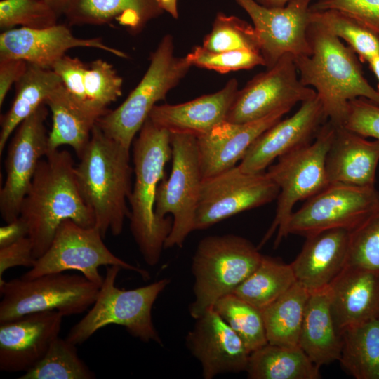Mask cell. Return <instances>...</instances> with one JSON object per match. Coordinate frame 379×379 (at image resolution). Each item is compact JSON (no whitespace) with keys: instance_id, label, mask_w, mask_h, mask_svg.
<instances>
[{"instance_id":"1","label":"cell","mask_w":379,"mask_h":379,"mask_svg":"<svg viewBox=\"0 0 379 379\" xmlns=\"http://www.w3.org/2000/svg\"><path fill=\"white\" fill-rule=\"evenodd\" d=\"M20 217L28 226L36 259L49 248L64 220H72L84 227L95 226V217L79 192L74 159L68 151L49 152L40 160Z\"/></svg>"},{"instance_id":"2","label":"cell","mask_w":379,"mask_h":379,"mask_svg":"<svg viewBox=\"0 0 379 379\" xmlns=\"http://www.w3.org/2000/svg\"><path fill=\"white\" fill-rule=\"evenodd\" d=\"M311 53L294 57L300 81L316 91L325 115L343 126L349 102L364 98L379 105V92L364 77L354 51L319 25L308 29Z\"/></svg>"},{"instance_id":"3","label":"cell","mask_w":379,"mask_h":379,"mask_svg":"<svg viewBox=\"0 0 379 379\" xmlns=\"http://www.w3.org/2000/svg\"><path fill=\"white\" fill-rule=\"evenodd\" d=\"M75 177L81 195L92 211L103 237L119 235L130 217L127 200L133 168L130 149L107 135L95 124L89 142L79 157Z\"/></svg>"},{"instance_id":"4","label":"cell","mask_w":379,"mask_h":379,"mask_svg":"<svg viewBox=\"0 0 379 379\" xmlns=\"http://www.w3.org/2000/svg\"><path fill=\"white\" fill-rule=\"evenodd\" d=\"M171 158V133L149 118L133 143L135 182L128 202L130 229L145 261L156 265L172 228V219L155 213L157 187Z\"/></svg>"},{"instance_id":"5","label":"cell","mask_w":379,"mask_h":379,"mask_svg":"<svg viewBox=\"0 0 379 379\" xmlns=\"http://www.w3.org/2000/svg\"><path fill=\"white\" fill-rule=\"evenodd\" d=\"M248 239L236 234L211 235L199 241L192 261L194 301L189 312L194 319L232 293L253 272L262 255Z\"/></svg>"},{"instance_id":"6","label":"cell","mask_w":379,"mask_h":379,"mask_svg":"<svg viewBox=\"0 0 379 379\" xmlns=\"http://www.w3.org/2000/svg\"><path fill=\"white\" fill-rule=\"evenodd\" d=\"M121 269L117 265L107 268L92 308L69 330L66 338L68 341L80 345L99 329L116 324L145 343L162 344L152 321V310L170 280L165 278L137 288L123 290L115 285Z\"/></svg>"},{"instance_id":"7","label":"cell","mask_w":379,"mask_h":379,"mask_svg":"<svg viewBox=\"0 0 379 379\" xmlns=\"http://www.w3.org/2000/svg\"><path fill=\"white\" fill-rule=\"evenodd\" d=\"M335 126L327 120L311 143L284 154L266 172L279 189L276 213L261 240L260 248L277 232L274 246L286 237V226L295 204L307 200L330 182L325 167Z\"/></svg>"},{"instance_id":"8","label":"cell","mask_w":379,"mask_h":379,"mask_svg":"<svg viewBox=\"0 0 379 379\" xmlns=\"http://www.w3.org/2000/svg\"><path fill=\"white\" fill-rule=\"evenodd\" d=\"M191 66L186 56L174 55L173 37L164 36L138 86L121 105L100 117L96 124L107 135L131 149L152 109L178 85Z\"/></svg>"},{"instance_id":"9","label":"cell","mask_w":379,"mask_h":379,"mask_svg":"<svg viewBox=\"0 0 379 379\" xmlns=\"http://www.w3.org/2000/svg\"><path fill=\"white\" fill-rule=\"evenodd\" d=\"M100 287L83 274L63 272L31 279H3L0 324L39 312L57 311L63 317L83 313L94 303Z\"/></svg>"},{"instance_id":"10","label":"cell","mask_w":379,"mask_h":379,"mask_svg":"<svg viewBox=\"0 0 379 379\" xmlns=\"http://www.w3.org/2000/svg\"><path fill=\"white\" fill-rule=\"evenodd\" d=\"M172 168L168 178L159 182L155 213L161 218L172 215V228L164 248L182 247L194 231L196 210L203 181L197 138L170 133Z\"/></svg>"},{"instance_id":"11","label":"cell","mask_w":379,"mask_h":379,"mask_svg":"<svg viewBox=\"0 0 379 379\" xmlns=\"http://www.w3.org/2000/svg\"><path fill=\"white\" fill-rule=\"evenodd\" d=\"M103 238L95 226L84 227L65 220L58 227L47 251L21 278L31 279L46 274L77 270L100 286L104 277L99 273V267L117 265L135 272L145 279H149L147 271L116 256L106 246Z\"/></svg>"},{"instance_id":"12","label":"cell","mask_w":379,"mask_h":379,"mask_svg":"<svg viewBox=\"0 0 379 379\" xmlns=\"http://www.w3.org/2000/svg\"><path fill=\"white\" fill-rule=\"evenodd\" d=\"M279 189L266 172L248 173L238 166L202 181L194 231L202 230L234 215L265 205Z\"/></svg>"},{"instance_id":"13","label":"cell","mask_w":379,"mask_h":379,"mask_svg":"<svg viewBox=\"0 0 379 379\" xmlns=\"http://www.w3.org/2000/svg\"><path fill=\"white\" fill-rule=\"evenodd\" d=\"M379 207V192L375 187H359L331 182L293 212L286 233L307 237L324 230H351Z\"/></svg>"},{"instance_id":"14","label":"cell","mask_w":379,"mask_h":379,"mask_svg":"<svg viewBox=\"0 0 379 379\" xmlns=\"http://www.w3.org/2000/svg\"><path fill=\"white\" fill-rule=\"evenodd\" d=\"M298 74L294 56L284 55L238 91L226 121L237 124L255 121L314 98V89L305 86Z\"/></svg>"},{"instance_id":"15","label":"cell","mask_w":379,"mask_h":379,"mask_svg":"<svg viewBox=\"0 0 379 379\" xmlns=\"http://www.w3.org/2000/svg\"><path fill=\"white\" fill-rule=\"evenodd\" d=\"M47 115L46 105L43 104L20 124L9 143L6 178L0 191V213L6 223L20 216L22 201L38 164L48 152V133L45 126Z\"/></svg>"},{"instance_id":"16","label":"cell","mask_w":379,"mask_h":379,"mask_svg":"<svg viewBox=\"0 0 379 379\" xmlns=\"http://www.w3.org/2000/svg\"><path fill=\"white\" fill-rule=\"evenodd\" d=\"M312 0H291L285 6L268 8L255 0H236L251 18L265 66L272 67L285 54L308 55Z\"/></svg>"},{"instance_id":"17","label":"cell","mask_w":379,"mask_h":379,"mask_svg":"<svg viewBox=\"0 0 379 379\" xmlns=\"http://www.w3.org/2000/svg\"><path fill=\"white\" fill-rule=\"evenodd\" d=\"M327 120L317 95L302 102L295 114L273 124L253 142L239 168L248 173L264 172L274 159L311 143Z\"/></svg>"},{"instance_id":"18","label":"cell","mask_w":379,"mask_h":379,"mask_svg":"<svg viewBox=\"0 0 379 379\" xmlns=\"http://www.w3.org/2000/svg\"><path fill=\"white\" fill-rule=\"evenodd\" d=\"M195 320L185 340L201 364L203 378L246 371L251 352L218 312L211 307Z\"/></svg>"},{"instance_id":"19","label":"cell","mask_w":379,"mask_h":379,"mask_svg":"<svg viewBox=\"0 0 379 379\" xmlns=\"http://www.w3.org/2000/svg\"><path fill=\"white\" fill-rule=\"evenodd\" d=\"M63 315L57 311L30 313L0 325V370L26 372L59 336Z\"/></svg>"},{"instance_id":"20","label":"cell","mask_w":379,"mask_h":379,"mask_svg":"<svg viewBox=\"0 0 379 379\" xmlns=\"http://www.w3.org/2000/svg\"><path fill=\"white\" fill-rule=\"evenodd\" d=\"M77 47L94 48L126 57L124 53L105 44L101 38L76 37L65 25L44 29L13 28L0 34V58H20L46 69H52L67 51Z\"/></svg>"},{"instance_id":"21","label":"cell","mask_w":379,"mask_h":379,"mask_svg":"<svg viewBox=\"0 0 379 379\" xmlns=\"http://www.w3.org/2000/svg\"><path fill=\"white\" fill-rule=\"evenodd\" d=\"M290 110L288 108L280 109L263 118L247 123L224 121L208 133L197 138L203 180L235 166L253 142Z\"/></svg>"},{"instance_id":"22","label":"cell","mask_w":379,"mask_h":379,"mask_svg":"<svg viewBox=\"0 0 379 379\" xmlns=\"http://www.w3.org/2000/svg\"><path fill=\"white\" fill-rule=\"evenodd\" d=\"M238 91L237 81L232 79L214 93L178 105H156L148 118L170 133L198 138L226 121Z\"/></svg>"},{"instance_id":"23","label":"cell","mask_w":379,"mask_h":379,"mask_svg":"<svg viewBox=\"0 0 379 379\" xmlns=\"http://www.w3.org/2000/svg\"><path fill=\"white\" fill-rule=\"evenodd\" d=\"M329 288L331 311L340 334L379 316V270L346 265Z\"/></svg>"},{"instance_id":"24","label":"cell","mask_w":379,"mask_h":379,"mask_svg":"<svg viewBox=\"0 0 379 379\" xmlns=\"http://www.w3.org/2000/svg\"><path fill=\"white\" fill-rule=\"evenodd\" d=\"M350 230L330 229L310 235L290 263L296 281L310 293L330 285L347 264Z\"/></svg>"},{"instance_id":"25","label":"cell","mask_w":379,"mask_h":379,"mask_svg":"<svg viewBox=\"0 0 379 379\" xmlns=\"http://www.w3.org/2000/svg\"><path fill=\"white\" fill-rule=\"evenodd\" d=\"M378 162L379 140L371 141L343 126L335 127L325 161L330 183L375 187Z\"/></svg>"},{"instance_id":"26","label":"cell","mask_w":379,"mask_h":379,"mask_svg":"<svg viewBox=\"0 0 379 379\" xmlns=\"http://www.w3.org/2000/svg\"><path fill=\"white\" fill-rule=\"evenodd\" d=\"M329 286L310 293L307 300L298 346L319 367L338 361L342 349L341 335L331 311Z\"/></svg>"},{"instance_id":"27","label":"cell","mask_w":379,"mask_h":379,"mask_svg":"<svg viewBox=\"0 0 379 379\" xmlns=\"http://www.w3.org/2000/svg\"><path fill=\"white\" fill-rule=\"evenodd\" d=\"M163 12L157 0H72L63 14L71 25L117 22L138 33Z\"/></svg>"},{"instance_id":"28","label":"cell","mask_w":379,"mask_h":379,"mask_svg":"<svg viewBox=\"0 0 379 379\" xmlns=\"http://www.w3.org/2000/svg\"><path fill=\"white\" fill-rule=\"evenodd\" d=\"M45 104L49 107L53 119L48 133V152L62 145H69L79 157L100 117L81 106L62 84L50 95Z\"/></svg>"},{"instance_id":"29","label":"cell","mask_w":379,"mask_h":379,"mask_svg":"<svg viewBox=\"0 0 379 379\" xmlns=\"http://www.w3.org/2000/svg\"><path fill=\"white\" fill-rule=\"evenodd\" d=\"M62 81L52 69L29 64L15 84V95L9 110L1 117L0 154L12 133L20 124L34 112Z\"/></svg>"},{"instance_id":"30","label":"cell","mask_w":379,"mask_h":379,"mask_svg":"<svg viewBox=\"0 0 379 379\" xmlns=\"http://www.w3.org/2000/svg\"><path fill=\"white\" fill-rule=\"evenodd\" d=\"M319 368L299 346L268 343L250 353L246 371L250 379H319Z\"/></svg>"},{"instance_id":"31","label":"cell","mask_w":379,"mask_h":379,"mask_svg":"<svg viewBox=\"0 0 379 379\" xmlns=\"http://www.w3.org/2000/svg\"><path fill=\"white\" fill-rule=\"evenodd\" d=\"M341 366L356 379H379V316L341 333Z\"/></svg>"},{"instance_id":"32","label":"cell","mask_w":379,"mask_h":379,"mask_svg":"<svg viewBox=\"0 0 379 379\" xmlns=\"http://www.w3.org/2000/svg\"><path fill=\"white\" fill-rule=\"evenodd\" d=\"M310 293L296 281L287 291L261 310L269 343L298 346L305 307Z\"/></svg>"},{"instance_id":"33","label":"cell","mask_w":379,"mask_h":379,"mask_svg":"<svg viewBox=\"0 0 379 379\" xmlns=\"http://www.w3.org/2000/svg\"><path fill=\"white\" fill-rule=\"evenodd\" d=\"M296 281L291 264L262 255L258 267L232 293L262 310L287 291Z\"/></svg>"},{"instance_id":"34","label":"cell","mask_w":379,"mask_h":379,"mask_svg":"<svg viewBox=\"0 0 379 379\" xmlns=\"http://www.w3.org/2000/svg\"><path fill=\"white\" fill-rule=\"evenodd\" d=\"M310 11V21L343 39L361 62H368L379 54V34L354 18L332 9Z\"/></svg>"},{"instance_id":"35","label":"cell","mask_w":379,"mask_h":379,"mask_svg":"<svg viewBox=\"0 0 379 379\" xmlns=\"http://www.w3.org/2000/svg\"><path fill=\"white\" fill-rule=\"evenodd\" d=\"M20 379H93L95 374L77 354L76 345L57 337L44 357Z\"/></svg>"},{"instance_id":"36","label":"cell","mask_w":379,"mask_h":379,"mask_svg":"<svg viewBox=\"0 0 379 379\" xmlns=\"http://www.w3.org/2000/svg\"><path fill=\"white\" fill-rule=\"evenodd\" d=\"M213 308L252 351L268 343L261 310L234 293L220 298Z\"/></svg>"},{"instance_id":"37","label":"cell","mask_w":379,"mask_h":379,"mask_svg":"<svg viewBox=\"0 0 379 379\" xmlns=\"http://www.w3.org/2000/svg\"><path fill=\"white\" fill-rule=\"evenodd\" d=\"M202 46L213 52L242 49L260 52V48L253 26L236 16L222 13L217 14L211 31L204 38Z\"/></svg>"},{"instance_id":"38","label":"cell","mask_w":379,"mask_h":379,"mask_svg":"<svg viewBox=\"0 0 379 379\" xmlns=\"http://www.w3.org/2000/svg\"><path fill=\"white\" fill-rule=\"evenodd\" d=\"M122 78L107 62L97 59L86 64L84 88L88 107L101 115L109 109L107 106L122 94Z\"/></svg>"},{"instance_id":"39","label":"cell","mask_w":379,"mask_h":379,"mask_svg":"<svg viewBox=\"0 0 379 379\" xmlns=\"http://www.w3.org/2000/svg\"><path fill=\"white\" fill-rule=\"evenodd\" d=\"M346 265L379 270V207L350 230Z\"/></svg>"},{"instance_id":"40","label":"cell","mask_w":379,"mask_h":379,"mask_svg":"<svg viewBox=\"0 0 379 379\" xmlns=\"http://www.w3.org/2000/svg\"><path fill=\"white\" fill-rule=\"evenodd\" d=\"M58 14L44 0H1L0 27L4 31L17 25L44 29L57 24Z\"/></svg>"},{"instance_id":"41","label":"cell","mask_w":379,"mask_h":379,"mask_svg":"<svg viewBox=\"0 0 379 379\" xmlns=\"http://www.w3.org/2000/svg\"><path fill=\"white\" fill-rule=\"evenodd\" d=\"M186 58L191 65L220 73L248 69L258 65L265 66L260 52L245 49L213 52L203 46H197Z\"/></svg>"},{"instance_id":"42","label":"cell","mask_w":379,"mask_h":379,"mask_svg":"<svg viewBox=\"0 0 379 379\" xmlns=\"http://www.w3.org/2000/svg\"><path fill=\"white\" fill-rule=\"evenodd\" d=\"M310 8L340 11L379 34V0H318Z\"/></svg>"},{"instance_id":"43","label":"cell","mask_w":379,"mask_h":379,"mask_svg":"<svg viewBox=\"0 0 379 379\" xmlns=\"http://www.w3.org/2000/svg\"><path fill=\"white\" fill-rule=\"evenodd\" d=\"M343 126L364 138L379 140V105L364 98L350 100Z\"/></svg>"},{"instance_id":"44","label":"cell","mask_w":379,"mask_h":379,"mask_svg":"<svg viewBox=\"0 0 379 379\" xmlns=\"http://www.w3.org/2000/svg\"><path fill=\"white\" fill-rule=\"evenodd\" d=\"M86 64L77 58L64 55L52 67V69L59 76L63 86L74 99L84 108L96 114L88 105L84 88V77Z\"/></svg>"},{"instance_id":"45","label":"cell","mask_w":379,"mask_h":379,"mask_svg":"<svg viewBox=\"0 0 379 379\" xmlns=\"http://www.w3.org/2000/svg\"><path fill=\"white\" fill-rule=\"evenodd\" d=\"M36 260L29 237L0 248V281L3 280L4 272L9 268L16 266L32 267Z\"/></svg>"},{"instance_id":"46","label":"cell","mask_w":379,"mask_h":379,"mask_svg":"<svg viewBox=\"0 0 379 379\" xmlns=\"http://www.w3.org/2000/svg\"><path fill=\"white\" fill-rule=\"evenodd\" d=\"M27 67L28 62L20 58H0V106L12 85L20 80Z\"/></svg>"},{"instance_id":"47","label":"cell","mask_w":379,"mask_h":379,"mask_svg":"<svg viewBox=\"0 0 379 379\" xmlns=\"http://www.w3.org/2000/svg\"><path fill=\"white\" fill-rule=\"evenodd\" d=\"M29 229L25 221L18 217L0 228V248L10 245L20 239L28 237Z\"/></svg>"},{"instance_id":"48","label":"cell","mask_w":379,"mask_h":379,"mask_svg":"<svg viewBox=\"0 0 379 379\" xmlns=\"http://www.w3.org/2000/svg\"><path fill=\"white\" fill-rule=\"evenodd\" d=\"M163 11H166L174 18H178V0H157Z\"/></svg>"},{"instance_id":"49","label":"cell","mask_w":379,"mask_h":379,"mask_svg":"<svg viewBox=\"0 0 379 379\" xmlns=\"http://www.w3.org/2000/svg\"><path fill=\"white\" fill-rule=\"evenodd\" d=\"M60 15L64 13L72 0H44Z\"/></svg>"},{"instance_id":"50","label":"cell","mask_w":379,"mask_h":379,"mask_svg":"<svg viewBox=\"0 0 379 379\" xmlns=\"http://www.w3.org/2000/svg\"><path fill=\"white\" fill-rule=\"evenodd\" d=\"M262 6L268 8H278L285 6L291 0H255Z\"/></svg>"},{"instance_id":"51","label":"cell","mask_w":379,"mask_h":379,"mask_svg":"<svg viewBox=\"0 0 379 379\" xmlns=\"http://www.w3.org/2000/svg\"><path fill=\"white\" fill-rule=\"evenodd\" d=\"M369 68L375 75L378 81V92H379V54L375 55L368 62Z\"/></svg>"}]
</instances>
